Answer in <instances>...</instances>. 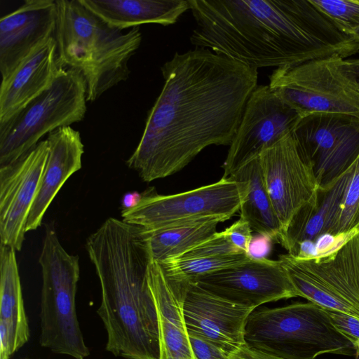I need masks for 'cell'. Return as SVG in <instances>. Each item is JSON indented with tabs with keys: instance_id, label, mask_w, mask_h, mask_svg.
I'll use <instances>...</instances> for the list:
<instances>
[{
	"instance_id": "obj_1",
	"label": "cell",
	"mask_w": 359,
	"mask_h": 359,
	"mask_svg": "<svg viewBox=\"0 0 359 359\" xmlns=\"http://www.w3.org/2000/svg\"><path fill=\"white\" fill-rule=\"evenodd\" d=\"M164 85L127 160L146 182L172 175L210 145L230 146L257 69L196 47L161 68Z\"/></svg>"
},
{
	"instance_id": "obj_2",
	"label": "cell",
	"mask_w": 359,
	"mask_h": 359,
	"mask_svg": "<svg viewBox=\"0 0 359 359\" xmlns=\"http://www.w3.org/2000/svg\"><path fill=\"white\" fill-rule=\"evenodd\" d=\"M190 41L250 67H282L359 51L309 0H188Z\"/></svg>"
},
{
	"instance_id": "obj_3",
	"label": "cell",
	"mask_w": 359,
	"mask_h": 359,
	"mask_svg": "<svg viewBox=\"0 0 359 359\" xmlns=\"http://www.w3.org/2000/svg\"><path fill=\"white\" fill-rule=\"evenodd\" d=\"M98 276L97 309L107 332L106 350L126 359H160L158 321L149 287L146 233L137 225L106 219L86 242Z\"/></svg>"
},
{
	"instance_id": "obj_4",
	"label": "cell",
	"mask_w": 359,
	"mask_h": 359,
	"mask_svg": "<svg viewBox=\"0 0 359 359\" xmlns=\"http://www.w3.org/2000/svg\"><path fill=\"white\" fill-rule=\"evenodd\" d=\"M55 2L60 65L78 70L86 84L87 101H95L128 79V61L140 46L141 32L138 27L123 32L109 26L79 0Z\"/></svg>"
},
{
	"instance_id": "obj_5",
	"label": "cell",
	"mask_w": 359,
	"mask_h": 359,
	"mask_svg": "<svg viewBox=\"0 0 359 359\" xmlns=\"http://www.w3.org/2000/svg\"><path fill=\"white\" fill-rule=\"evenodd\" d=\"M249 348L280 359L355 356L354 344L334 326L327 311L311 302L253 311L245 327Z\"/></svg>"
},
{
	"instance_id": "obj_6",
	"label": "cell",
	"mask_w": 359,
	"mask_h": 359,
	"mask_svg": "<svg viewBox=\"0 0 359 359\" xmlns=\"http://www.w3.org/2000/svg\"><path fill=\"white\" fill-rule=\"evenodd\" d=\"M39 262L41 266V346L55 353L85 359L90 355L76 311L79 257L62 246L53 222L46 224Z\"/></svg>"
},
{
	"instance_id": "obj_7",
	"label": "cell",
	"mask_w": 359,
	"mask_h": 359,
	"mask_svg": "<svg viewBox=\"0 0 359 359\" xmlns=\"http://www.w3.org/2000/svg\"><path fill=\"white\" fill-rule=\"evenodd\" d=\"M86 101V84L81 74L74 69H62L47 90L0 124V167L16 162L46 134L81 121Z\"/></svg>"
},
{
	"instance_id": "obj_8",
	"label": "cell",
	"mask_w": 359,
	"mask_h": 359,
	"mask_svg": "<svg viewBox=\"0 0 359 359\" xmlns=\"http://www.w3.org/2000/svg\"><path fill=\"white\" fill-rule=\"evenodd\" d=\"M299 297L359 318V227L332 252L308 259H278Z\"/></svg>"
},
{
	"instance_id": "obj_9",
	"label": "cell",
	"mask_w": 359,
	"mask_h": 359,
	"mask_svg": "<svg viewBox=\"0 0 359 359\" xmlns=\"http://www.w3.org/2000/svg\"><path fill=\"white\" fill-rule=\"evenodd\" d=\"M337 55L277 67L270 89L302 117L314 113L359 116V87L339 67Z\"/></svg>"
},
{
	"instance_id": "obj_10",
	"label": "cell",
	"mask_w": 359,
	"mask_h": 359,
	"mask_svg": "<svg viewBox=\"0 0 359 359\" xmlns=\"http://www.w3.org/2000/svg\"><path fill=\"white\" fill-rule=\"evenodd\" d=\"M245 192V184L231 177L171 195L151 189L136 206L121 211L122 220L147 231L199 221L223 222L240 211Z\"/></svg>"
},
{
	"instance_id": "obj_11",
	"label": "cell",
	"mask_w": 359,
	"mask_h": 359,
	"mask_svg": "<svg viewBox=\"0 0 359 359\" xmlns=\"http://www.w3.org/2000/svg\"><path fill=\"white\" fill-rule=\"evenodd\" d=\"M292 135L319 188L332 186L359 156L358 115L310 114L301 118Z\"/></svg>"
},
{
	"instance_id": "obj_12",
	"label": "cell",
	"mask_w": 359,
	"mask_h": 359,
	"mask_svg": "<svg viewBox=\"0 0 359 359\" xmlns=\"http://www.w3.org/2000/svg\"><path fill=\"white\" fill-rule=\"evenodd\" d=\"M302 116L269 86H257L244 109L236 134L223 164L229 177L262 151L292 133Z\"/></svg>"
},
{
	"instance_id": "obj_13",
	"label": "cell",
	"mask_w": 359,
	"mask_h": 359,
	"mask_svg": "<svg viewBox=\"0 0 359 359\" xmlns=\"http://www.w3.org/2000/svg\"><path fill=\"white\" fill-rule=\"evenodd\" d=\"M191 283L229 302L253 309L267 302L299 297L279 259H250L198 277Z\"/></svg>"
},
{
	"instance_id": "obj_14",
	"label": "cell",
	"mask_w": 359,
	"mask_h": 359,
	"mask_svg": "<svg viewBox=\"0 0 359 359\" xmlns=\"http://www.w3.org/2000/svg\"><path fill=\"white\" fill-rule=\"evenodd\" d=\"M259 158L266 190L283 230L319 187L311 168L300 156L292 133L264 149Z\"/></svg>"
},
{
	"instance_id": "obj_15",
	"label": "cell",
	"mask_w": 359,
	"mask_h": 359,
	"mask_svg": "<svg viewBox=\"0 0 359 359\" xmlns=\"http://www.w3.org/2000/svg\"><path fill=\"white\" fill-rule=\"evenodd\" d=\"M48 141H40L16 162L0 167L1 244L20 251L28 216L48 155Z\"/></svg>"
},
{
	"instance_id": "obj_16",
	"label": "cell",
	"mask_w": 359,
	"mask_h": 359,
	"mask_svg": "<svg viewBox=\"0 0 359 359\" xmlns=\"http://www.w3.org/2000/svg\"><path fill=\"white\" fill-rule=\"evenodd\" d=\"M255 309L236 304L189 282L183 303L190 334L203 337L229 354L246 345L245 327Z\"/></svg>"
},
{
	"instance_id": "obj_17",
	"label": "cell",
	"mask_w": 359,
	"mask_h": 359,
	"mask_svg": "<svg viewBox=\"0 0 359 359\" xmlns=\"http://www.w3.org/2000/svg\"><path fill=\"white\" fill-rule=\"evenodd\" d=\"M55 0H26L0 20V72L5 79L41 43L54 36Z\"/></svg>"
},
{
	"instance_id": "obj_18",
	"label": "cell",
	"mask_w": 359,
	"mask_h": 359,
	"mask_svg": "<svg viewBox=\"0 0 359 359\" xmlns=\"http://www.w3.org/2000/svg\"><path fill=\"white\" fill-rule=\"evenodd\" d=\"M55 36L39 44L9 74L1 80L0 124L13 118L32 101L47 90L61 69Z\"/></svg>"
},
{
	"instance_id": "obj_19",
	"label": "cell",
	"mask_w": 359,
	"mask_h": 359,
	"mask_svg": "<svg viewBox=\"0 0 359 359\" xmlns=\"http://www.w3.org/2000/svg\"><path fill=\"white\" fill-rule=\"evenodd\" d=\"M147 280L158 316L160 359H195L183 314L189 282L168 276L151 261Z\"/></svg>"
},
{
	"instance_id": "obj_20",
	"label": "cell",
	"mask_w": 359,
	"mask_h": 359,
	"mask_svg": "<svg viewBox=\"0 0 359 359\" xmlns=\"http://www.w3.org/2000/svg\"><path fill=\"white\" fill-rule=\"evenodd\" d=\"M48 155L36 196L31 208L26 232L41 225L43 216L65 182L81 168L84 145L80 133L70 126L48 134Z\"/></svg>"
},
{
	"instance_id": "obj_21",
	"label": "cell",
	"mask_w": 359,
	"mask_h": 359,
	"mask_svg": "<svg viewBox=\"0 0 359 359\" xmlns=\"http://www.w3.org/2000/svg\"><path fill=\"white\" fill-rule=\"evenodd\" d=\"M351 173L352 166L332 186L318 188L312 199L294 215L278 239L287 254L302 242L316 243L325 235L334 236Z\"/></svg>"
},
{
	"instance_id": "obj_22",
	"label": "cell",
	"mask_w": 359,
	"mask_h": 359,
	"mask_svg": "<svg viewBox=\"0 0 359 359\" xmlns=\"http://www.w3.org/2000/svg\"><path fill=\"white\" fill-rule=\"evenodd\" d=\"M109 26L121 30L142 24L167 26L190 10L188 0H79Z\"/></svg>"
},
{
	"instance_id": "obj_23",
	"label": "cell",
	"mask_w": 359,
	"mask_h": 359,
	"mask_svg": "<svg viewBox=\"0 0 359 359\" xmlns=\"http://www.w3.org/2000/svg\"><path fill=\"white\" fill-rule=\"evenodd\" d=\"M15 252L9 246L0 245V321L8 327L13 354L30 336Z\"/></svg>"
},
{
	"instance_id": "obj_24",
	"label": "cell",
	"mask_w": 359,
	"mask_h": 359,
	"mask_svg": "<svg viewBox=\"0 0 359 359\" xmlns=\"http://www.w3.org/2000/svg\"><path fill=\"white\" fill-rule=\"evenodd\" d=\"M229 177L246 186L240 217L249 224L252 232L269 236L278 243L283 226L266 190L259 156Z\"/></svg>"
},
{
	"instance_id": "obj_25",
	"label": "cell",
	"mask_w": 359,
	"mask_h": 359,
	"mask_svg": "<svg viewBox=\"0 0 359 359\" xmlns=\"http://www.w3.org/2000/svg\"><path fill=\"white\" fill-rule=\"evenodd\" d=\"M220 222L199 221L151 231L143 229L151 261L161 264L178 257L212 236Z\"/></svg>"
},
{
	"instance_id": "obj_26",
	"label": "cell",
	"mask_w": 359,
	"mask_h": 359,
	"mask_svg": "<svg viewBox=\"0 0 359 359\" xmlns=\"http://www.w3.org/2000/svg\"><path fill=\"white\" fill-rule=\"evenodd\" d=\"M250 259L247 254L241 253L184 260H170L160 264L168 276L192 282L198 277L242 264Z\"/></svg>"
},
{
	"instance_id": "obj_27",
	"label": "cell",
	"mask_w": 359,
	"mask_h": 359,
	"mask_svg": "<svg viewBox=\"0 0 359 359\" xmlns=\"http://www.w3.org/2000/svg\"><path fill=\"white\" fill-rule=\"evenodd\" d=\"M339 30L351 36L359 27V0H309Z\"/></svg>"
},
{
	"instance_id": "obj_28",
	"label": "cell",
	"mask_w": 359,
	"mask_h": 359,
	"mask_svg": "<svg viewBox=\"0 0 359 359\" xmlns=\"http://www.w3.org/2000/svg\"><path fill=\"white\" fill-rule=\"evenodd\" d=\"M359 227V156L352 165V173L341 205L334 236L346 235Z\"/></svg>"
},
{
	"instance_id": "obj_29",
	"label": "cell",
	"mask_w": 359,
	"mask_h": 359,
	"mask_svg": "<svg viewBox=\"0 0 359 359\" xmlns=\"http://www.w3.org/2000/svg\"><path fill=\"white\" fill-rule=\"evenodd\" d=\"M241 253L243 252L233 245L223 231L215 233L208 239L172 260H184Z\"/></svg>"
},
{
	"instance_id": "obj_30",
	"label": "cell",
	"mask_w": 359,
	"mask_h": 359,
	"mask_svg": "<svg viewBox=\"0 0 359 359\" xmlns=\"http://www.w3.org/2000/svg\"><path fill=\"white\" fill-rule=\"evenodd\" d=\"M189 336L195 359H229L231 354L214 343L194 334Z\"/></svg>"
},
{
	"instance_id": "obj_31",
	"label": "cell",
	"mask_w": 359,
	"mask_h": 359,
	"mask_svg": "<svg viewBox=\"0 0 359 359\" xmlns=\"http://www.w3.org/2000/svg\"><path fill=\"white\" fill-rule=\"evenodd\" d=\"M327 311L334 326L358 348L359 346V318L339 311Z\"/></svg>"
},
{
	"instance_id": "obj_32",
	"label": "cell",
	"mask_w": 359,
	"mask_h": 359,
	"mask_svg": "<svg viewBox=\"0 0 359 359\" xmlns=\"http://www.w3.org/2000/svg\"><path fill=\"white\" fill-rule=\"evenodd\" d=\"M224 231L235 247L247 254L252 237V231L245 219L240 217Z\"/></svg>"
},
{
	"instance_id": "obj_33",
	"label": "cell",
	"mask_w": 359,
	"mask_h": 359,
	"mask_svg": "<svg viewBox=\"0 0 359 359\" xmlns=\"http://www.w3.org/2000/svg\"><path fill=\"white\" fill-rule=\"evenodd\" d=\"M274 241L269 236L257 233L252 236L247 255L252 259H267Z\"/></svg>"
},
{
	"instance_id": "obj_34",
	"label": "cell",
	"mask_w": 359,
	"mask_h": 359,
	"mask_svg": "<svg viewBox=\"0 0 359 359\" xmlns=\"http://www.w3.org/2000/svg\"><path fill=\"white\" fill-rule=\"evenodd\" d=\"M229 359H280L279 358L249 348L245 345L233 352Z\"/></svg>"
},
{
	"instance_id": "obj_35",
	"label": "cell",
	"mask_w": 359,
	"mask_h": 359,
	"mask_svg": "<svg viewBox=\"0 0 359 359\" xmlns=\"http://www.w3.org/2000/svg\"><path fill=\"white\" fill-rule=\"evenodd\" d=\"M339 65L341 71L359 87V58L348 60L341 58Z\"/></svg>"
},
{
	"instance_id": "obj_36",
	"label": "cell",
	"mask_w": 359,
	"mask_h": 359,
	"mask_svg": "<svg viewBox=\"0 0 359 359\" xmlns=\"http://www.w3.org/2000/svg\"><path fill=\"white\" fill-rule=\"evenodd\" d=\"M12 355L8 327L0 321V359H10Z\"/></svg>"
},
{
	"instance_id": "obj_37",
	"label": "cell",
	"mask_w": 359,
	"mask_h": 359,
	"mask_svg": "<svg viewBox=\"0 0 359 359\" xmlns=\"http://www.w3.org/2000/svg\"><path fill=\"white\" fill-rule=\"evenodd\" d=\"M142 194L137 191H130L125 194L121 200L123 210H128L136 206L141 200Z\"/></svg>"
},
{
	"instance_id": "obj_38",
	"label": "cell",
	"mask_w": 359,
	"mask_h": 359,
	"mask_svg": "<svg viewBox=\"0 0 359 359\" xmlns=\"http://www.w3.org/2000/svg\"><path fill=\"white\" fill-rule=\"evenodd\" d=\"M351 36L356 41V43L359 45V27L353 32Z\"/></svg>"
},
{
	"instance_id": "obj_39",
	"label": "cell",
	"mask_w": 359,
	"mask_h": 359,
	"mask_svg": "<svg viewBox=\"0 0 359 359\" xmlns=\"http://www.w3.org/2000/svg\"><path fill=\"white\" fill-rule=\"evenodd\" d=\"M355 359H359V346L357 348L356 355L355 356Z\"/></svg>"
}]
</instances>
